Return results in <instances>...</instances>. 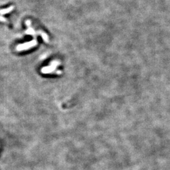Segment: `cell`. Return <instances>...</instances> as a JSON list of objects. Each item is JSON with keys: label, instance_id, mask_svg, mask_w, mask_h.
Returning <instances> with one entry per match:
<instances>
[{"label": "cell", "instance_id": "277c9868", "mask_svg": "<svg viewBox=\"0 0 170 170\" xmlns=\"http://www.w3.org/2000/svg\"><path fill=\"white\" fill-rule=\"evenodd\" d=\"M38 35H41L42 38H43V40L45 42H48V41H48V37L45 32H43L42 31H38Z\"/></svg>", "mask_w": 170, "mask_h": 170}, {"label": "cell", "instance_id": "8992f818", "mask_svg": "<svg viewBox=\"0 0 170 170\" xmlns=\"http://www.w3.org/2000/svg\"><path fill=\"white\" fill-rule=\"evenodd\" d=\"M0 21L1 22H8L6 18H3V17H0Z\"/></svg>", "mask_w": 170, "mask_h": 170}, {"label": "cell", "instance_id": "6da1fadb", "mask_svg": "<svg viewBox=\"0 0 170 170\" xmlns=\"http://www.w3.org/2000/svg\"><path fill=\"white\" fill-rule=\"evenodd\" d=\"M37 45V41L36 40V38H35V39L30 42H28L25 43H22V44H20V45L17 46L16 49L17 51H26L33 47L36 46Z\"/></svg>", "mask_w": 170, "mask_h": 170}, {"label": "cell", "instance_id": "5b68a950", "mask_svg": "<svg viewBox=\"0 0 170 170\" xmlns=\"http://www.w3.org/2000/svg\"><path fill=\"white\" fill-rule=\"evenodd\" d=\"M60 64V63L59 61H52L51 62V65L52 66H54V67H57V66H59Z\"/></svg>", "mask_w": 170, "mask_h": 170}, {"label": "cell", "instance_id": "3957f363", "mask_svg": "<svg viewBox=\"0 0 170 170\" xmlns=\"http://www.w3.org/2000/svg\"><path fill=\"white\" fill-rule=\"evenodd\" d=\"M14 7L12 6L10 7H9L8 8L6 9H0V14H1V15H3V14H8L9 13H10L12 11H13L14 9Z\"/></svg>", "mask_w": 170, "mask_h": 170}, {"label": "cell", "instance_id": "7a4b0ae2", "mask_svg": "<svg viewBox=\"0 0 170 170\" xmlns=\"http://www.w3.org/2000/svg\"><path fill=\"white\" fill-rule=\"evenodd\" d=\"M56 69V67L54 66H47L46 67H43L41 69V72L43 74H47V73H51V72H54Z\"/></svg>", "mask_w": 170, "mask_h": 170}]
</instances>
